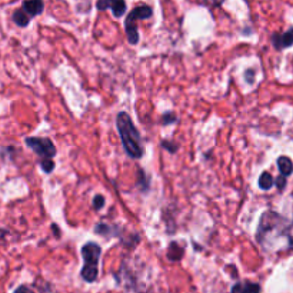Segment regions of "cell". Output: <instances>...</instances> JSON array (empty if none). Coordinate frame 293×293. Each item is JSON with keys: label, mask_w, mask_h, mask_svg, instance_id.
<instances>
[{"label": "cell", "mask_w": 293, "mask_h": 293, "mask_svg": "<svg viewBox=\"0 0 293 293\" xmlns=\"http://www.w3.org/2000/svg\"><path fill=\"white\" fill-rule=\"evenodd\" d=\"M116 128L119 132L120 141L123 149L131 159H141L143 156L141 133L135 123L132 122L131 116L126 112H119L116 116Z\"/></svg>", "instance_id": "6da1fadb"}, {"label": "cell", "mask_w": 293, "mask_h": 293, "mask_svg": "<svg viewBox=\"0 0 293 293\" xmlns=\"http://www.w3.org/2000/svg\"><path fill=\"white\" fill-rule=\"evenodd\" d=\"M102 255V249L98 243L87 242L82 248V258H83V268L80 271V276L83 281L92 283L98 279L99 275V259Z\"/></svg>", "instance_id": "7a4b0ae2"}, {"label": "cell", "mask_w": 293, "mask_h": 293, "mask_svg": "<svg viewBox=\"0 0 293 293\" xmlns=\"http://www.w3.org/2000/svg\"><path fill=\"white\" fill-rule=\"evenodd\" d=\"M153 16V9L150 6L146 4H141L136 6L129 14L126 16L125 20V32H126V37L128 42L133 46L139 43V32H138V20H146L150 19Z\"/></svg>", "instance_id": "3957f363"}, {"label": "cell", "mask_w": 293, "mask_h": 293, "mask_svg": "<svg viewBox=\"0 0 293 293\" xmlns=\"http://www.w3.org/2000/svg\"><path fill=\"white\" fill-rule=\"evenodd\" d=\"M26 145L42 159H52L56 156V146L49 138H26Z\"/></svg>", "instance_id": "277c9868"}, {"label": "cell", "mask_w": 293, "mask_h": 293, "mask_svg": "<svg viewBox=\"0 0 293 293\" xmlns=\"http://www.w3.org/2000/svg\"><path fill=\"white\" fill-rule=\"evenodd\" d=\"M272 44L276 50H283L293 46V27L285 33H275L272 36Z\"/></svg>", "instance_id": "5b68a950"}, {"label": "cell", "mask_w": 293, "mask_h": 293, "mask_svg": "<svg viewBox=\"0 0 293 293\" xmlns=\"http://www.w3.org/2000/svg\"><path fill=\"white\" fill-rule=\"evenodd\" d=\"M44 4L40 0H29V1H23L22 10L29 16V17H36L40 16L43 13Z\"/></svg>", "instance_id": "8992f818"}, {"label": "cell", "mask_w": 293, "mask_h": 293, "mask_svg": "<svg viewBox=\"0 0 293 293\" xmlns=\"http://www.w3.org/2000/svg\"><path fill=\"white\" fill-rule=\"evenodd\" d=\"M230 293H261V285L255 282H238L233 285Z\"/></svg>", "instance_id": "52a82bcc"}, {"label": "cell", "mask_w": 293, "mask_h": 293, "mask_svg": "<svg viewBox=\"0 0 293 293\" xmlns=\"http://www.w3.org/2000/svg\"><path fill=\"white\" fill-rule=\"evenodd\" d=\"M276 164H278V169L281 172V176H283V177H288V176H291L293 173V162L288 156L278 157Z\"/></svg>", "instance_id": "ba28073f"}, {"label": "cell", "mask_w": 293, "mask_h": 293, "mask_svg": "<svg viewBox=\"0 0 293 293\" xmlns=\"http://www.w3.org/2000/svg\"><path fill=\"white\" fill-rule=\"evenodd\" d=\"M183 255H185V249H183L177 242H172V243L169 245V248H167V258H169L170 261H180V259L183 258Z\"/></svg>", "instance_id": "9c48e42d"}, {"label": "cell", "mask_w": 293, "mask_h": 293, "mask_svg": "<svg viewBox=\"0 0 293 293\" xmlns=\"http://www.w3.org/2000/svg\"><path fill=\"white\" fill-rule=\"evenodd\" d=\"M108 9H112V13L115 17H122L126 11V3L120 1V0H108Z\"/></svg>", "instance_id": "30bf717a"}, {"label": "cell", "mask_w": 293, "mask_h": 293, "mask_svg": "<svg viewBox=\"0 0 293 293\" xmlns=\"http://www.w3.org/2000/svg\"><path fill=\"white\" fill-rule=\"evenodd\" d=\"M258 185L262 190H271L275 185V179L269 172H263L259 177V180H258Z\"/></svg>", "instance_id": "8fae6325"}, {"label": "cell", "mask_w": 293, "mask_h": 293, "mask_svg": "<svg viewBox=\"0 0 293 293\" xmlns=\"http://www.w3.org/2000/svg\"><path fill=\"white\" fill-rule=\"evenodd\" d=\"M13 22L20 27H27L29 23H30V17L22 9H19V10H14V13H13Z\"/></svg>", "instance_id": "7c38bea8"}, {"label": "cell", "mask_w": 293, "mask_h": 293, "mask_svg": "<svg viewBox=\"0 0 293 293\" xmlns=\"http://www.w3.org/2000/svg\"><path fill=\"white\" fill-rule=\"evenodd\" d=\"M95 233L103 235V236H110V235H112V236H118V235H119L116 230H113V226H109L106 223H99V225H96Z\"/></svg>", "instance_id": "4fadbf2b"}, {"label": "cell", "mask_w": 293, "mask_h": 293, "mask_svg": "<svg viewBox=\"0 0 293 293\" xmlns=\"http://www.w3.org/2000/svg\"><path fill=\"white\" fill-rule=\"evenodd\" d=\"M162 147L164 150H167L169 153H176L177 152V149H179V143L164 139V141H162Z\"/></svg>", "instance_id": "5bb4252c"}, {"label": "cell", "mask_w": 293, "mask_h": 293, "mask_svg": "<svg viewBox=\"0 0 293 293\" xmlns=\"http://www.w3.org/2000/svg\"><path fill=\"white\" fill-rule=\"evenodd\" d=\"M40 166H42V169H43L44 173H52L54 169V162L52 159H42L40 160Z\"/></svg>", "instance_id": "9a60e30c"}, {"label": "cell", "mask_w": 293, "mask_h": 293, "mask_svg": "<svg viewBox=\"0 0 293 293\" xmlns=\"http://www.w3.org/2000/svg\"><path fill=\"white\" fill-rule=\"evenodd\" d=\"M177 122V118H176V115L172 113V112H166V113H163L162 115V123L163 125H172V123H176Z\"/></svg>", "instance_id": "2e32d148"}, {"label": "cell", "mask_w": 293, "mask_h": 293, "mask_svg": "<svg viewBox=\"0 0 293 293\" xmlns=\"http://www.w3.org/2000/svg\"><path fill=\"white\" fill-rule=\"evenodd\" d=\"M105 203H106V199L103 195H96L93 197V202H92V205L96 210H100L102 207L105 206Z\"/></svg>", "instance_id": "e0dca14e"}, {"label": "cell", "mask_w": 293, "mask_h": 293, "mask_svg": "<svg viewBox=\"0 0 293 293\" xmlns=\"http://www.w3.org/2000/svg\"><path fill=\"white\" fill-rule=\"evenodd\" d=\"M139 177H141V179L138 180V186H142V190H143V192H146V190L149 189V183L146 182V174H145L143 170L139 172Z\"/></svg>", "instance_id": "ac0fdd59"}, {"label": "cell", "mask_w": 293, "mask_h": 293, "mask_svg": "<svg viewBox=\"0 0 293 293\" xmlns=\"http://www.w3.org/2000/svg\"><path fill=\"white\" fill-rule=\"evenodd\" d=\"M275 185L278 186V189L282 192L283 189L286 187V177H283V176H279V177H276L275 179Z\"/></svg>", "instance_id": "d6986e66"}, {"label": "cell", "mask_w": 293, "mask_h": 293, "mask_svg": "<svg viewBox=\"0 0 293 293\" xmlns=\"http://www.w3.org/2000/svg\"><path fill=\"white\" fill-rule=\"evenodd\" d=\"M245 79H246L248 83H253V80H255V70H253V69L246 70V72H245Z\"/></svg>", "instance_id": "ffe728a7"}, {"label": "cell", "mask_w": 293, "mask_h": 293, "mask_svg": "<svg viewBox=\"0 0 293 293\" xmlns=\"http://www.w3.org/2000/svg\"><path fill=\"white\" fill-rule=\"evenodd\" d=\"M14 293H34V292H33V291L30 289V288H29V286H26V285H22V286H19V288H17L16 291H14Z\"/></svg>", "instance_id": "44dd1931"}, {"label": "cell", "mask_w": 293, "mask_h": 293, "mask_svg": "<svg viewBox=\"0 0 293 293\" xmlns=\"http://www.w3.org/2000/svg\"><path fill=\"white\" fill-rule=\"evenodd\" d=\"M52 230H53V233L56 235V238H60L62 236V233H60V230H59V226L57 225H52Z\"/></svg>", "instance_id": "7402d4cb"}]
</instances>
